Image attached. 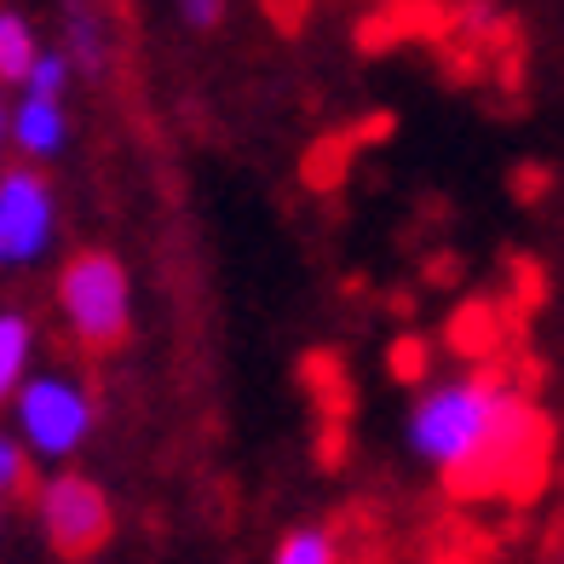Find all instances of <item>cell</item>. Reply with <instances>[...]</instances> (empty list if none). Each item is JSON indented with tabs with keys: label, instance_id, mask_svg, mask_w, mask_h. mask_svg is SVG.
Here are the masks:
<instances>
[{
	"label": "cell",
	"instance_id": "cell-1",
	"mask_svg": "<svg viewBox=\"0 0 564 564\" xmlns=\"http://www.w3.org/2000/svg\"><path fill=\"white\" fill-rule=\"evenodd\" d=\"M403 444L455 496H496L519 478H535L547 449V421L496 369H460L421 380L403 415Z\"/></svg>",
	"mask_w": 564,
	"mask_h": 564
},
{
	"label": "cell",
	"instance_id": "cell-2",
	"mask_svg": "<svg viewBox=\"0 0 564 564\" xmlns=\"http://www.w3.org/2000/svg\"><path fill=\"white\" fill-rule=\"evenodd\" d=\"M12 415V438L23 444V455L41 460V467H69L75 455L87 449L93 426H98V398L75 369H35L7 403Z\"/></svg>",
	"mask_w": 564,
	"mask_h": 564
},
{
	"label": "cell",
	"instance_id": "cell-3",
	"mask_svg": "<svg viewBox=\"0 0 564 564\" xmlns=\"http://www.w3.org/2000/svg\"><path fill=\"white\" fill-rule=\"evenodd\" d=\"M53 305L69 328L75 346L87 351H116L133 335V276L110 248H75L58 265Z\"/></svg>",
	"mask_w": 564,
	"mask_h": 564
},
{
	"label": "cell",
	"instance_id": "cell-4",
	"mask_svg": "<svg viewBox=\"0 0 564 564\" xmlns=\"http://www.w3.org/2000/svg\"><path fill=\"white\" fill-rule=\"evenodd\" d=\"M35 524L58 558H93L116 530V501L98 478L58 467L53 478L35 484Z\"/></svg>",
	"mask_w": 564,
	"mask_h": 564
},
{
	"label": "cell",
	"instance_id": "cell-5",
	"mask_svg": "<svg viewBox=\"0 0 564 564\" xmlns=\"http://www.w3.org/2000/svg\"><path fill=\"white\" fill-rule=\"evenodd\" d=\"M58 248V191L41 167L7 162L0 167V260L41 265Z\"/></svg>",
	"mask_w": 564,
	"mask_h": 564
},
{
	"label": "cell",
	"instance_id": "cell-6",
	"mask_svg": "<svg viewBox=\"0 0 564 564\" xmlns=\"http://www.w3.org/2000/svg\"><path fill=\"white\" fill-rule=\"evenodd\" d=\"M69 110L64 105H46V98H12L7 105V144L18 150V162L23 167H41L46 173V162H58L64 150H69Z\"/></svg>",
	"mask_w": 564,
	"mask_h": 564
},
{
	"label": "cell",
	"instance_id": "cell-7",
	"mask_svg": "<svg viewBox=\"0 0 564 564\" xmlns=\"http://www.w3.org/2000/svg\"><path fill=\"white\" fill-rule=\"evenodd\" d=\"M35 351H41V328L23 305H0V409L12 403V392L35 375Z\"/></svg>",
	"mask_w": 564,
	"mask_h": 564
},
{
	"label": "cell",
	"instance_id": "cell-8",
	"mask_svg": "<svg viewBox=\"0 0 564 564\" xmlns=\"http://www.w3.org/2000/svg\"><path fill=\"white\" fill-rule=\"evenodd\" d=\"M58 53L69 58L75 75H98L110 58V35H105V18H98L93 7H69L64 12V41H58Z\"/></svg>",
	"mask_w": 564,
	"mask_h": 564
},
{
	"label": "cell",
	"instance_id": "cell-9",
	"mask_svg": "<svg viewBox=\"0 0 564 564\" xmlns=\"http://www.w3.org/2000/svg\"><path fill=\"white\" fill-rule=\"evenodd\" d=\"M35 58H41V35H35L30 12L0 7V93H7V87H23V75H30Z\"/></svg>",
	"mask_w": 564,
	"mask_h": 564
},
{
	"label": "cell",
	"instance_id": "cell-10",
	"mask_svg": "<svg viewBox=\"0 0 564 564\" xmlns=\"http://www.w3.org/2000/svg\"><path fill=\"white\" fill-rule=\"evenodd\" d=\"M271 564H340V542L328 524H294L276 535Z\"/></svg>",
	"mask_w": 564,
	"mask_h": 564
},
{
	"label": "cell",
	"instance_id": "cell-11",
	"mask_svg": "<svg viewBox=\"0 0 564 564\" xmlns=\"http://www.w3.org/2000/svg\"><path fill=\"white\" fill-rule=\"evenodd\" d=\"M69 82H75V69H69V58L58 53V46H41V58L30 64V75H23V98H46V105H64V93H69Z\"/></svg>",
	"mask_w": 564,
	"mask_h": 564
},
{
	"label": "cell",
	"instance_id": "cell-12",
	"mask_svg": "<svg viewBox=\"0 0 564 564\" xmlns=\"http://www.w3.org/2000/svg\"><path fill=\"white\" fill-rule=\"evenodd\" d=\"M30 467L35 460L23 455V444L12 438L7 426H0V501H18L23 490H30Z\"/></svg>",
	"mask_w": 564,
	"mask_h": 564
},
{
	"label": "cell",
	"instance_id": "cell-13",
	"mask_svg": "<svg viewBox=\"0 0 564 564\" xmlns=\"http://www.w3.org/2000/svg\"><path fill=\"white\" fill-rule=\"evenodd\" d=\"M219 18H225L219 0H185V7H178V23H185V30H214Z\"/></svg>",
	"mask_w": 564,
	"mask_h": 564
},
{
	"label": "cell",
	"instance_id": "cell-14",
	"mask_svg": "<svg viewBox=\"0 0 564 564\" xmlns=\"http://www.w3.org/2000/svg\"><path fill=\"white\" fill-rule=\"evenodd\" d=\"M7 105H12V98L0 93V156H7Z\"/></svg>",
	"mask_w": 564,
	"mask_h": 564
},
{
	"label": "cell",
	"instance_id": "cell-15",
	"mask_svg": "<svg viewBox=\"0 0 564 564\" xmlns=\"http://www.w3.org/2000/svg\"><path fill=\"white\" fill-rule=\"evenodd\" d=\"M0 271H7V260H0Z\"/></svg>",
	"mask_w": 564,
	"mask_h": 564
},
{
	"label": "cell",
	"instance_id": "cell-16",
	"mask_svg": "<svg viewBox=\"0 0 564 564\" xmlns=\"http://www.w3.org/2000/svg\"><path fill=\"white\" fill-rule=\"evenodd\" d=\"M558 564H564V558H558Z\"/></svg>",
	"mask_w": 564,
	"mask_h": 564
}]
</instances>
